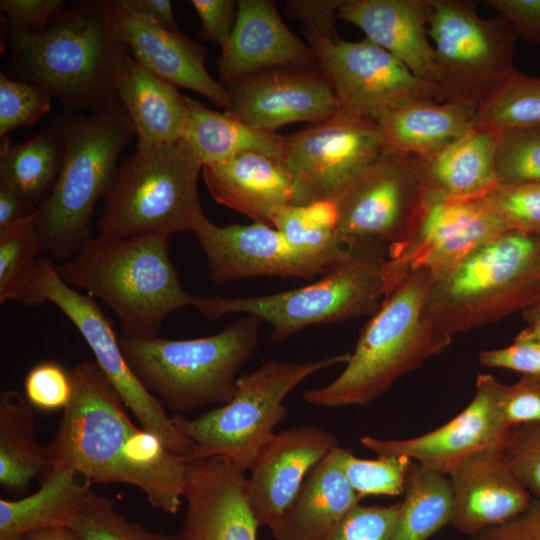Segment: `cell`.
I'll return each instance as SVG.
<instances>
[{
	"label": "cell",
	"mask_w": 540,
	"mask_h": 540,
	"mask_svg": "<svg viewBox=\"0 0 540 540\" xmlns=\"http://www.w3.org/2000/svg\"><path fill=\"white\" fill-rule=\"evenodd\" d=\"M428 194L419 156L389 150L360 172L333 201L336 228L347 244L402 242Z\"/></svg>",
	"instance_id": "cell-12"
},
{
	"label": "cell",
	"mask_w": 540,
	"mask_h": 540,
	"mask_svg": "<svg viewBox=\"0 0 540 540\" xmlns=\"http://www.w3.org/2000/svg\"><path fill=\"white\" fill-rule=\"evenodd\" d=\"M448 475L453 495L450 524L470 536L510 521L533 501L514 475L504 449L475 452Z\"/></svg>",
	"instance_id": "cell-23"
},
{
	"label": "cell",
	"mask_w": 540,
	"mask_h": 540,
	"mask_svg": "<svg viewBox=\"0 0 540 540\" xmlns=\"http://www.w3.org/2000/svg\"><path fill=\"white\" fill-rule=\"evenodd\" d=\"M137 13L147 17L160 28L169 32H180L173 16L172 3L169 0H123Z\"/></svg>",
	"instance_id": "cell-55"
},
{
	"label": "cell",
	"mask_w": 540,
	"mask_h": 540,
	"mask_svg": "<svg viewBox=\"0 0 540 540\" xmlns=\"http://www.w3.org/2000/svg\"><path fill=\"white\" fill-rule=\"evenodd\" d=\"M540 234L508 231L433 276L424 317L451 336L524 311L540 301Z\"/></svg>",
	"instance_id": "cell-6"
},
{
	"label": "cell",
	"mask_w": 540,
	"mask_h": 540,
	"mask_svg": "<svg viewBox=\"0 0 540 540\" xmlns=\"http://www.w3.org/2000/svg\"><path fill=\"white\" fill-rule=\"evenodd\" d=\"M261 321L245 315L214 335L194 339H118L143 386L181 414L206 404L222 406L233 398L237 373L258 343Z\"/></svg>",
	"instance_id": "cell-7"
},
{
	"label": "cell",
	"mask_w": 540,
	"mask_h": 540,
	"mask_svg": "<svg viewBox=\"0 0 540 540\" xmlns=\"http://www.w3.org/2000/svg\"><path fill=\"white\" fill-rule=\"evenodd\" d=\"M401 501L391 506L353 507L329 540H389L397 523Z\"/></svg>",
	"instance_id": "cell-45"
},
{
	"label": "cell",
	"mask_w": 540,
	"mask_h": 540,
	"mask_svg": "<svg viewBox=\"0 0 540 540\" xmlns=\"http://www.w3.org/2000/svg\"><path fill=\"white\" fill-rule=\"evenodd\" d=\"M33 406L15 390L0 394V485L21 494L49 469L45 447L35 439Z\"/></svg>",
	"instance_id": "cell-33"
},
{
	"label": "cell",
	"mask_w": 540,
	"mask_h": 540,
	"mask_svg": "<svg viewBox=\"0 0 540 540\" xmlns=\"http://www.w3.org/2000/svg\"><path fill=\"white\" fill-rule=\"evenodd\" d=\"M62 280L102 299L116 313L129 338L158 337L175 310L195 306L198 297L181 285L169 256V237L139 235L90 238L69 260L55 262Z\"/></svg>",
	"instance_id": "cell-3"
},
{
	"label": "cell",
	"mask_w": 540,
	"mask_h": 540,
	"mask_svg": "<svg viewBox=\"0 0 540 540\" xmlns=\"http://www.w3.org/2000/svg\"><path fill=\"white\" fill-rule=\"evenodd\" d=\"M500 408L512 428L540 422V376L522 375L516 383L503 385Z\"/></svg>",
	"instance_id": "cell-47"
},
{
	"label": "cell",
	"mask_w": 540,
	"mask_h": 540,
	"mask_svg": "<svg viewBox=\"0 0 540 540\" xmlns=\"http://www.w3.org/2000/svg\"><path fill=\"white\" fill-rule=\"evenodd\" d=\"M42 244L36 218L0 230V303H44L35 285Z\"/></svg>",
	"instance_id": "cell-37"
},
{
	"label": "cell",
	"mask_w": 540,
	"mask_h": 540,
	"mask_svg": "<svg viewBox=\"0 0 540 540\" xmlns=\"http://www.w3.org/2000/svg\"><path fill=\"white\" fill-rule=\"evenodd\" d=\"M516 339L523 340H538L540 341V321L531 324L526 329L522 330Z\"/></svg>",
	"instance_id": "cell-57"
},
{
	"label": "cell",
	"mask_w": 540,
	"mask_h": 540,
	"mask_svg": "<svg viewBox=\"0 0 540 540\" xmlns=\"http://www.w3.org/2000/svg\"><path fill=\"white\" fill-rule=\"evenodd\" d=\"M69 466H51L40 488L18 500L0 498V540H25L49 528H70L91 485L77 483Z\"/></svg>",
	"instance_id": "cell-30"
},
{
	"label": "cell",
	"mask_w": 540,
	"mask_h": 540,
	"mask_svg": "<svg viewBox=\"0 0 540 540\" xmlns=\"http://www.w3.org/2000/svg\"><path fill=\"white\" fill-rule=\"evenodd\" d=\"M497 132L474 125L437 152L420 157L428 193L451 200L484 197L496 184Z\"/></svg>",
	"instance_id": "cell-29"
},
{
	"label": "cell",
	"mask_w": 540,
	"mask_h": 540,
	"mask_svg": "<svg viewBox=\"0 0 540 540\" xmlns=\"http://www.w3.org/2000/svg\"><path fill=\"white\" fill-rule=\"evenodd\" d=\"M304 35L329 79L340 109L378 123L390 112L422 99L437 101V89L366 38L336 41L306 27Z\"/></svg>",
	"instance_id": "cell-14"
},
{
	"label": "cell",
	"mask_w": 540,
	"mask_h": 540,
	"mask_svg": "<svg viewBox=\"0 0 540 540\" xmlns=\"http://www.w3.org/2000/svg\"><path fill=\"white\" fill-rule=\"evenodd\" d=\"M494 166L498 183L540 181V124L497 132Z\"/></svg>",
	"instance_id": "cell-41"
},
{
	"label": "cell",
	"mask_w": 540,
	"mask_h": 540,
	"mask_svg": "<svg viewBox=\"0 0 540 540\" xmlns=\"http://www.w3.org/2000/svg\"><path fill=\"white\" fill-rule=\"evenodd\" d=\"M119 102L133 123L137 145L168 143L183 138L186 125L184 95L155 76L124 45L115 71Z\"/></svg>",
	"instance_id": "cell-28"
},
{
	"label": "cell",
	"mask_w": 540,
	"mask_h": 540,
	"mask_svg": "<svg viewBox=\"0 0 540 540\" xmlns=\"http://www.w3.org/2000/svg\"><path fill=\"white\" fill-rule=\"evenodd\" d=\"M203 165L182 138L137 145L119 165L97 222L99 234L115 238L195 231L205 216L198 196Z\"/></svg>",
	"instance_id": "cell-8"
},
{
	"label": "cell",
	"mask_w": 540,
	"mask_h": 540,
	"mask_svg": "<svg viewBox=\"0 0 540 540\" xmlns=\"http://www.w3.org/2000/svg\"><path fill=\"white\" fill-rule=\"evenodd\" d=\"M35 285L44 302L57 306L81 333L95 362L118 392L140 426L157 436L172 454L189 462L194 449L168 417L162 403L153 396L130 369L111 321L90 297L74 290L57 273L54 261L38 258Z\"/></svg>",
	"instance_id": "cell-13"
},
{
	"label": "cell",
	"mask_w": 540,
	"mask_h": 540,
	"mask_svg": "<svg viewBox=\"0 0 540 540\" xmlns=\"http://www.w3.org/2000/svg\"><path fill=\"white\" fill-rule=\"evenodd\" d=\"M475 117L473 108L422 99L390 112L377 125L385 150L426 157L470 130Z\"/></svg>",
	"instance_id": "cell-31"
},
{
	"label": "cell",
	"mask_w": 540,
	"mask_h": 540,
	"mask_svg": "<svg viewBox=\"0 0 540 540\" xmlns=\"http://www.w3.org/2000/svg\"><path fill=\"white\" fill-rule=\"evenodd\" d=\"M482 199L509 231L540 234V181L498 183Z\"/></svg>",
	"instance_id": "cell-42"
},
{
	"label": "cell",
	"mask_w": 540,
	"mask_h": 540,
	"mask_svg": "<svg viewBox=\"0 0 540 540\" xmlns=\"http://www.w3.org/2000/svg\"><path fill=\"white\" fill-rule=\"evenodd\" d=\"M53 122L65 153L55 185L38 207L36 227L44 255L64 262L91 238L96 202L111 188L119 156L136 133L120 102L85 116L67 112Z\"/></svg>",
	"instance_id": "cell-4"
},
{
	"label": "cell",
	"mask_w": 540,
	"mask_h": 540,
	"mask_svg": "<svg viewBox=\"0 0 540 540\" xmlns=\"http://www.w3.org/2000/svg\"><path fill=\"white\" fill-rule=\"evenodd\" d=\"M344 0H289L288 13L306 27L312 28L327 39H340L336 31L337 13Z\"/></svg>",
	"instance_id": "cell-52"
},
{
	"label": "cell",
	"mask_w": 540,
	"mask_h": 540,
	"mask_svg": "<svg viewBox=\"0 0 540 540\" xmlns=\"http://www.w3.org/2000/svg\"><path fill=\"white\" fill-rule=\"evenodd\" d=\"M37 210L30 199L0 181V230L37 218Z\"/></svg>",
	"instance_id": "cell-54"
},
{
	"label": "cell",
	"mask_w": 540,
	"mask_h": 540,
	"mask_svg": "<svg viewBox=\"0 0 540 540\" xmlns=\"http://www.w3.org/2000/svg\"><path fill=\"white\" fill-rule=\"evenodd\" d=\"M6 28L10 72L40 85L67 112L109 109L119 103L115 71L124 43L110 15V0H80L40 32Z\"/></svg>",
	"instance_id": "cell-2"
},
{
	"label": "cell",
	"mask_w": 540,
	"mask_h": 540,
	"mask_svg": "<svg viewBox=\"0 0 540 540\" xmlns=\"http://www.w3.org/2000/svg\"><path fill=\"white\" fill-rule=\"evenodd\" d=\"M317 64L309 45L283 22L272 0H239L233 31L217 59L220 83L278 66Z\"/></svg>",
	"instance_id": "cell-24"
},
{
	"label": "cell",
	"mask_w": 540,
	"mask_h": 540,
	"mask_svg": "<svg viewBox=\"0 0 540 540\" xmlns=\"http://www.w3.org/2000/svg\"><path fill=\"white\" fill-rule=\"evenodd\" d=\"M432 277L428 270L415 271L387 294L361 331L341 374L324 387L305 391L303 399L322 407L369 404L400 376L447 348L452 337L424 317Z\"/></svg>",
	"instance_id": "cell-5"
},
{
	"label": "cell",
	"mask_w": 540,
	"mask_h": 540,
	"mask_svg": "<svg viewBox=\"0 0 540 540\" xmlns=\"http://www.w3.org/2000/svg\"><path fill=\"white\" fill-rule=\"evenodd\" d=\"M412 460L406 456H377L361 459L350 450H342L341 466L352 489L362 499L369 495L404 494Z\"/></svg>",
	"instance_id": "cell-40"
},
{
	"label": "cell",
	"mask_w": 540,
	"mask_h": 540,
	"mask_svg": "<svg viewBox=\"0 0 540 540\" xmlns=\"http://www.w3.org/2000/svg\"><path fill=\"white\" fill-rule=\"evenodd\" d=\"M200 21L199 36L221 48L228 41L237 16V2L234 0H192Z\"/></svg>",
	"instance_id": "cell-50"
},
{
	"label": "cell",
	"mask_w": 540,
	"mask_h": 540,
	"mask_svg": "<svg viewBox=\"0 0 540 540\" xmlns=\"http://www.w3.org/2000/svg\"><path fill=\"white\" fill-rule=\"evenodd\" d=\"M539 280H540V270H539Z\"/></svg>",
	"instance_id": "cell-59"
},
{
	"label": "cell",
	"mask_w": 540,
	"mask_h": 540,
	"mask_svg": "<svg viewBox=\"0 0 540 540\" xmlns=\"http://www.w3.org/2000/svg\"><path fill=\"white\" fill-rule=\"evenodd\" d=\"M202 170L212 198L254 222L270 225L278 208L298 205L294 183L277 158L246 152Z\"/></svg>",
	"instance_id": "cell-26"
},
{
	"label": "cell",
	"mask_w": 540,
	"mask_h": 540,
	"mask_svg": "<svg viewBox=\"0 0 540 540\" xmlns=\"http://www.w3.org/2000/svg\"><path fill=\"white\" fill-rule=\"evenodd\" d=\"M482 366L505 368L522 375L540 376V341L514 339L510 346L479 353Z\"/></svg>",
	"instance_id": "cell-49"
},
{
	"label": "cell",
	"mask_w": 540,
	"mask_h": 540,
	"mask_svg": "<svg viewBox=\"0 0 540 540\" xmlns=\"http://www.w3.org/2000/svg\"><path fill=\"white\" fill-rule=\"evenodd\" d=\"M78 540H171V535L147 531L129 522L112 500L91 488L69 528Z\"/></svg>",
	"instance_id": "cell-39"
},
{
	"label": "cell",
	"mask_w": 540,
	"mask_h": 540,
	"mask_svg": "<svg viewBox=\"0 0 540 540\" xmlns=\"http://www.w3.org/2000/svg\"><path fill=\"white\" fill-rule=\"evenodd\" d=\"M452 508V488L446 475L412 461L400 513L389 540H428L450 524Z\"/></svg>",
	"instance_id": "cell-35"
},
{
	"label": "cell",
	"mask_w": 540,
	"mask_h": 540,
	"mask_svg": "<svg viewBox=\"0 0 540 540\" xmlns=\"http://www.w3.org/2000/svg\"><path fill=\"white\" fill-rule=\"evenodd\" d=\"M244 473L221 457L188 462L185 516L171 540H257Z\"/></svg>",
	"instance_id": "cell-20"
},
{
	"label": "cell",
	"mask_w": 540,
	"mask_h": 540,
	"mask_svg": "<svg viewBox=\"0 0 540 540\" xmlns=\"http://www.w3.org/2000/svg\"><path fill=\"white\" fill-rule=\"evenodd\" d=\"M482 198L451 200L428 193L406 239L388 248L387 294L418 270L441 275L482 244L508 232Z\"/></svg>",
	"instance_id": "cell-16"
},
{
	"label": "cell",
	"mask_w": 540,
	"mask_h": 540,
	"mask_svg": "<svg viewBox=\"0 0 540 540\" xmlns=\"http://www.w3.org/2000/svg\"><path fill=\"white\" fill-rule=\"evenodd\" d=\"M477 1L432 0L428 35L437 69V101L477 110L516 71L517 33L500 14L483 19Z\"/></svg>",
	"instance_id": "cell-11"
},
{
	"label": "cell",
	"mask_w": 540,
	"mask_h": 540,
	"mask_svg": "<svg viewBox=\"0 0 540 540\" xmlns=\"http://www.w3.org/2000/svg\"><path fill=\"white\" fill-rule=\"evenodd\" d=\"M118 37L134 59L160 79L195 91L225 112L231 109L227 89L205 67L206 49L180 32H169L137 13L123 0H110Z\"/></svg>",
	"instance_id": "cell-22"
},
{
	"label": "cell",
	"mask_w": 540,
	"mask_h": 540,
	"mask_svg": "<svg viewBox=\"0 0 540 540\" xmlns=\"http://www.w3.org/2000/svg\"><path fill=\"white\" fill-rule=\"evenodd\" d=\"M25 540H78L69 528H49L29 534Z\"/></svg>",
	"instance_id": "cell-56"
},
{
	"label": "cell",
	"mask_w": 540,
	"mask_h": 540,
	"mask_svg": "<svg viewBox=\"0 0 540 540\" xmlns=\"http://www.w3.org/2000/svg\"><path fill=\"white\" fill-rule=\"evenodd\" d=\"M226 89L231 100L228 113L272 132L296 122L316 124L340 110L334 89L318 63L268 68Z\"/></svg>",
	"instance_id": "cell-18"
},
{
	"label": "cell",
	"mask_w": 540,
	"mask_h": 540,
	"mask_svg": "<svg viewBox=\"0 0 540 540\" xmlns=\"http://www.w3.org/2000/svg\"><path fill=\"white\" fill-rule=\"evenodd\" d=\"M64 153L63 135L52 122L23 143L2 146L0 181L15 188L39 207L55 185Z\"/></svg>",
	"instance_id": "cell-34"
},
{
	"label": "cell",
	"mask_w": 540,
	"mask_h": 540,
	"mask_svg": "<svg viewBox=\"0 0 540 540\" xmlns=\"http://www.w3.org/2000/svg\"><path fill=\"white\" fill-rule=\"evenodd\" d=\"M27 401L41 410H58L68 405L72 396V381L54 362H42L31 368L24 381Z\"/></svg>",
	"instance_id": "cell-46"
},
{
	"label": "cell",
	"mask_w": 540,
	"mask_h": 540,
	"mask_svg": "<svg viewBox=\"0 0 540 540\" xmlns=\"http://www.w3.org/2000/svg\"><path fill=\"white\" fill-rule=\"evenodd\" d=\"M525 42L540 45V0H487Z\"/></svg>",
	"instance_id": "cell-51"
},
{
	"label": "cell",
	"mask_w": 540,
	"mask_h": 540,
	"mask_svg": "<svg viewBox=\"0 0 540 540\" xmlns=\"http://www.w3.org/2000/svg\"><path fill=\"white\" fill-rule=\"evenodd\" d=\"M337 447L307 474L297 496L270 528L274 540H329L343 517L361 498L341 466Z\"/></svg>",
	"instance_id": "cell-27"
},
{
	"label": "cell",
	"mask_w": 540,
	"mask_h": 540,
	"mask_svg": "<svg viewBox=\"0 0 540 540\" xmlns=\"http://www.w3.org/2000/svg\"><path fill=\"white\" fill-rule=\"evenodd\" d=\"M503 385L490 374H480L470 403L444 425L409 439L364 436L360 442L377 456H406L426 469L447 475L475 452L505 449L514 428L501 412Z\"/></svg>",
	"instance_id": "cell-17"
},
{
	"label": "cell",
	"mask_w": 540,
	"mask_h": 540,
	"mask_svg": "<svg viewBox=\"0 0 540 540\" xmlns=\"http://www.w3.org/2000/svg\"><path fill=\"white\" fill-rule=\"evenodd\" d=\"M186 125L183 139L203 166L228 160L246 152L280 159L283 136L251 126L228 112L210 110L184 95Z\"/></svg>",
	"instance_id": "cell-32"
},
{
	"label": "cell",
	"mask_w": 540,
	"mask_h": 540,
	"mask_svg": "<svg viewBox=\"0 0 540 540\" xmlns=\"http://www.w3.org/2000/svg\"><path fill=\"white\" fill-rule=\"evenodd\" d=\"M504 453L519 482L540 499V422L515 427Z\"/></svg>",
	"instance_id": "cell-44"
},
{
	"label": "cell",
	"mask_w": 540,
	"mask_h": 540,
	"mask_svg": "<svg viewBox=\"0 0 540 540\" xmlns=\"http://www.w3.org/2000/svg\"><path fill=\"white\" fill-rule=\"evenodd\" d=\"M338 446L319 427L302 426L275 433L251 464L247 497L260 525L271 528L297 496L307 474Z\"/></svg>",
	"instance_id": "cell-21"
},
{
	"label": "cell",
	"mask_w": 540,
	"mask_h": 540,
	"mask_svg": "<svg viewBox=\"0 0 540 540\" xmlns=\"http://www.w3.org/2000/svg\"><path fill=\"white\" fill-rule=\"evenodd\" d=\"M350 353L328 356L312 362L270 361L238 377L233 398L196 419L182 414L172 423L194 443L189 462L211 457L231 461L249 470L261 448L286 418V396L312 374L340 363Z\"/></svg>",
	"instance_id": "cell-10"
},
{
	"label": "cell",
	"mask_w": 540,
	"mask_h": 540,
	"mask_svg": "<svg viewBox=\"0 0 540 540\" xmlns=\"http://www.w3.org/2000/svg\"><path fill=\"white\" fill-rule=\"evenodd\" d=\"M64 0H1L5 24L19 32L34 34L43 30L65 9Z\"/></svg>",
	"instance_id": "cell-48"
},
{
	"label": "cell",
	"mask_w": 540,
	"mask_h": 540,
	"mask_svg": "<svg viewBox=\"0 0 540 540\" xmlns=\"http://www.w3.org/2000/svg\"><path fill=\"white\" fill-rule=\"evenodd\" d=\"M522 316L529 325L540 321V301L522 311Z\"/></svg>",
	"instance_id": "cell-58"
},
{
	"label": "cell",
	"mask_w": 540,
	"mask_h": 540,
	"mask_svg": "<svg viewBox=\"0 0 540 540\" xmlns=\"http://www.w3.org/2000/svg\"><path fill=\"white\" fill-rule=\"evenodd\" d=\"M387 256V245L359 241L307 286L249 298L199 296L194 307L209 320L232 313L255 316L270 323L271 340L281 342L307 326L374 314L387 295Z\"/></svg>",
	"instance_id": "cell-9"
},
{
	"label": "cell",
	"mask_w": 540,
	"mask_h": 540,
	"mask_svg": "<svg viewBox=\"0 0 540 540\" xmlns=\"http://www.w3.org/2000/svg\"><path fill=\"white\" fill-rule=\"evenodd\" d=\"M470 540H540V499L510 521L486 528Z\"/></svg>",
	"instance_id": "cell-53"
},
{
	"label": "cell",
	"mask_w": 540,
	"mask_h": 540,
	"mask_svg": "<svg viewBox=\"0 0 540 540\" xmlns=\"http://www.w3.org/2000/svg\"><path fill=\"white\" fill-rule=\"evenodd\" d=\"M336 221L334 202L320 201L282 206L272 215L270 225L294 247L336 264L351 251V244L339 236Z\"/></svg>",
	"instance_id": "cell-36"
},
{
	"label": "cell",
	"mask_w": 540,
	"mask_h": 540,
	"mask_svg": "<svg viewBox=\"0 0 540 540\" xmlns=\"http://www.w3.org/2000/svg\"><path fill=\"white\" fill-rule=\"evenodd\" d=\"M385 150L377 123L339 110L331 118L283 136L279 161L298 205L334 201Z\"/></svg>",
	"instance_id": "cell-15"
},
{
	"label": "cell",
	"mask_w": 540,
	"mask_h": 540,
	"mask_svg": "<svg viewBox=\"0 0 540 540\" xmlns=\"http://www.w3.org/2000/svg\"><path fill=\"white\" fill-rule=\"evenodd\" d=\"M51 98L40 85L0 73V136L35 123L50 111Z\"/></svg>",
	"instance_id": "cell-43"
},
{
	"label": "cell",
	"mask_w": 540,
	"mask_h": 540,
	"mask_svg": "<svg viewBox=\"0 0 540 540\" xmlns=\"http://www.w3.org/2000/svg\"><path fill=\"white\" fill-rule=\"evenodd\" d=\"M431 13L432 0H344L337 17L437 89L435 51L428 40Z\"/></svg>",
	"instance_id": "cell-25"
},
{
	"label": "cell",
	"mask_w": 540,
	"mask_h": 540,
	"mask_svg": "<svg viewBox=\"0 0 540 540\" xmlns=\"http://www.w3.org/2000/svg\"><path fill=\"white\" fill-rule=\"evenodd\" d=\"M194 233L217 284L259 276L312 279L335 265L294 247L261 222L220 227L204 216Z\"/></svg>",
	"instance_id": "cell-19"
},
{
	"label": "cell",
	"mask_w": 540,
	"mask_h": 540,
	"mask_svg": "<svg viewBox=\"0 0 540 540\" xmlns=\"http://www.w3.org/2000/svg\"><path fill=\"white\" fill-rule=\"evenodd\" d=\"M540 124V77L516 71L476 110L475 125L500 132Z\"/></svg>",
	"instance_id": "cell-38"
},
{
	"label": "cell",
	"mask_w": 540,
	"mask_h": 540,
	"mask_svg": "<svg viewBox=\"0 0 540 540\" xmlns=\"http://www.w3.org/2000/svg\"><path fill=\"white\" fill-rule=\"evenodd\" d=\"M69 375L72 396L45 447L50 467H72L90 485H133L153 507L177 513L188 461L132 423L125 403L95 361L80 362Z\"/></svg>",
	"instance_id": "cell-1"
}]
</instances>
